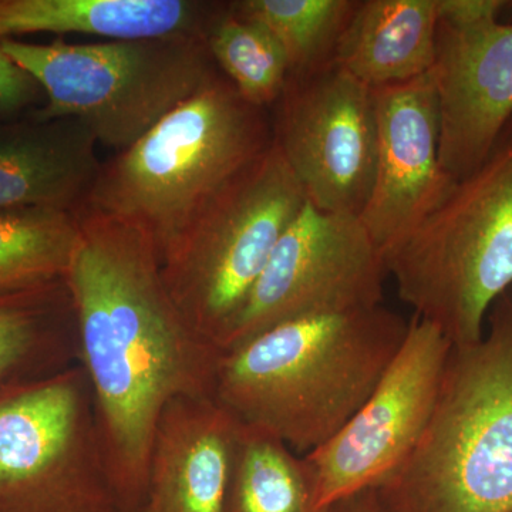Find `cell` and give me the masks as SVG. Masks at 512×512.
Listing matches in <instances>:
<instances>
[{"label":"cell","instance_id":"603a6c76","mask_svg":"<svg viewBox=\"0 0 512 512\" xmlns=\"http://www.w3.org/2000/svg\"><path fill=\"white\" fill-rule=\"evenodd\" d=\"M42 93L36 80L10 59L0 39V117L12 119L28 113Z\"/></svg>","mask_w":512,"mask_h":512},{"label":"cell","instance_id":"7a4b0ae2","mask_svg":"<svg viewBox=\"0 0 512 512\" xmlns=\"http://www.w3.org/2000/svg\"><path fill=\"white\" fill-rule=\"evenodd\" d=\"M409 323L383 305L279 323L221 353L214 397L306 456L369 399Z\"/></svg>","mask_w":512,"mask_h":512},{"label":"cell","instance_id":"7c38bea8","mask_svg":"<svg viewBox=\"0 0 512 512\" xmlns=\"http://www.w3.org/2000/svg\"><path fill=\"white\" fill-rule=\"evenodd\" d=\"M373 93L376 170L359 220L384 258L444 200L456 181L440 164L439 97L431 73Z\"/></svg>","mask_w":512,"mask_h":512},{"label":"cell","instance_id":"6da1fadb","mask_svg":"<svg viewBox=\"0 0 512 512\" xmlns=\"http://www.w3.org/2000/svg\"><path fill=\"white\" fill-rule=\"evenodd\" d=\"M64 276L117 512H143L161 413L183 396H214L222 350L178 311L150 235L84 207Z\"/></svg>","mask_w":512,"mask_h":512},{"label":"cell","instance_id":"30bf717a","mask_svg":"<svg viewBox=\"0 0 512 512\" xmlns=\"http://www.w3.org/2000/svg\"><path fill=\"white\" fill-rule=\"evenodd\" d=\"M387 269L359 217L305 202L279 238L221 350L288 320L382 305Z\"/></svg>","mask_w":512,"mask_h":512},{"label":"cell","instance_id":"3957f363","mask_svg":"<svg viewBox=\"0 0 512 512\" xmlns=\"http://www.w3.org/2000/svg\"><path fill=\"white\" fill-rule=\"evenodd\" d=\"M487 322L451 346L429 426L377 488L393 512H512V286Z\"/></svg>","mask_w":512,"mask_h":512},{"label":"cell","instance_id":"52a82bcc","mask_svg":"<svg viewBox=\"0 0 512 512\" xmlns=\"http://www.w3.org/2000/svg\"><path fill=\"white\" fill-rule=\"evenodd\" d=\"M305 202L272 144L215 192L161 254V274L175 306L218 349Z\"/></svg>","mask_w":512,"mask_h":512},{"label":"cell","instance_id":"ba28073f","mask_svg":"<svg viewBox=\"0 0 512 512\" xmlns=\"http://www.w3.org/2000/svg\"><path fill=\"white\" fill-rule=\"evenodd\" d=\"M0 512H117L82 366L0 386Z\"/></svg>","mask_w":512,"mask_h":512},{"label":"cell","instance_id":"cb8c5ba5","mask_svg":"<svg viewBox=\"0 0 512 512\" xmlns=\"http://www.w3.org/2000/svg\"><path fill=\"white\" fill-rule=\"evenodd\" d=\"M323 512H393L380 498L379 491L367 490L339 501Z\"/></svg>","mask_w":512,"mask_h":512},{"label":"cell","instance_id":"7402d4cb","mask_svg":"<svg viewBox=\"0 0 512 512\" xmlns=\"http://www.w3.org/2000/svg\"><path fill=\"white\" fill-rule=\"evenodd\" d=\"M72 325V299L64 281L0 296V386L33 377L26 370Z\"/></svg>","mask_w":512,"mask_h":512},{"label":"cell","instance_id":"44dd1931","mask_svg":"<svg viewBox=\"0 0 512 512\" xmlns=\"http://www.w3.org/2000/svg\"><path fill=\"white\" fill-rule=\"evenodd\" d=\"M212 59L249 103L271 110L289 77L288 57L261 23L241 18L231 3L212 23L207 36Z\"/></svg>","mask_w":512,"mask_h":512},{"label":"cell","instance_id":"8fae6325","mask_svg":"<svg viewBox=\"0 0 512 512\" xmlns=\"http://www.w3.org/2000/svg\"><path fill=\"white\" fill-rule=\"evenodd\" d=\"M274 144L316 210L360 217L375 178V93L335 62L289 74L271 107Z\"/></svg>","mask_w":512,"mask_h":512},{"label":"cell","instance_id":"9c48e42d","mask_svg":"<svg viewBox=\"0 0 512 512\" xmlns=\"http://www.w3.org/2000/svg\"><path fill=\"white\" fill-rule=\"evenodd\" d=\"M451 346L436 326L413 316L402 348L369 399L332 439L303 456L312 471L316 512L377 490L412 456L436 407Z\"/></svg>","mask_w":512,"mask_h":512},{"label":"cell","instance_id":"5b68a950","mask_svg":"<svg viewBox=\"0 0 512 512\" xmlns=\"http://www.w3.org/2000/svg\"><path fill=\"white\" fill-rule=\"evenodd\" d=\"M384 264L414 316L453 346L480 342L491 306L512 286V117L483 163Z\"/></svg>","mask_w":512,"mask_h":512},{"label":"cell","instance_id":"8992f818","mask_svg":"<svg viewBox=\"0 0 512 512\" xmlns=\"http://www.w3.org/2000/svg\"><path fill=\"white\" fill-rule=\"evenodd\" d=\"M2 43L47 97L45 106L35 109L37 116L77 120L97 144L116 154L137 143L218 70L204 37Z\"/></svg>","mask_w":512,"mask_h":512},{"label":"cell","instance_id":"5bb4252c","mask_svg":"<svg viewBox=\"0 0 512 512\" xmlns=\"http://www.w3.org/2000/svg\"><path fill=\"white\" fill-rule=\"evenodd\" d=\"M239 420L214 396L177 397L154 433L143 512H222Z\"/></svg>","mask_w":512,"mask_h":512},{"label":"cell","instance_id":"d6986e66","mask_svg":"<svg viewBox=\"0 0 512 512\" xmlns=\"http://www.w3.org/2000/svg\"><path fill=\"white\" fill-rule=\"evenodd\" d=\"M79 239L76 214L0 210V296L64 281Z\"/></svg>","mask_w":512,"mask_h":512},{"label":"cell","instance_id":"9a60e30c","mask_svg":"<svg viewBox=\"0 0 512 512\" xmlns=\"http://www.w3.org/2000/svg\"><path fill=\"white\" fill-rule=\"evenodd\" d=\"M96 147L93 134L74 119H42L35 109L0 117V210L77 214L99 177Z\"/></svg>","mask_w":512,"mask_h":512},{"label":"cell","instance_id":"277c9868","mask_svg":"<svg viewBox=\"0 0 512 512\" xmlns=\"http://www.w3.org/2000/svg\"><path fill=\"white\" fill-rule=\"evenodd\" d=\"M272 144L271 111L245 100L218 69L137 143L101 163L86 207L143 229L161 256Z\"/></svg>","mask_w":512,"mask_h":512},{"label":"cell","instance_id":"4fadbf2b","mask_svg":"<svg viewBox=\"0 0 512 512\" xmlns=\"http://www.w3.org/2000/svg\"><path fill=\"white\" fill-rule=\"evenodd\" d=\"M430 73L439 97L441 168L461 180L483 163L512 117V22H439Z\"/></svg>","mask_w":512,"mask_h":512},{"label":"cell","instance_id":"2e32d148","mask_svg":"<svg viewBox=\"0 0 512 512\" xmlns=\"http://www.w3.org/2000/svg\"><path fill=\"white\" fill-rule=\"evenodd\" d=\"M227 2L214 0H0V39L33 33L103 40L204 37Z\"/></svg>","mask_w":512,"mask_h":512},{"label":"cell","instance_id":"ac0fdd59","mask_svg":"<svg viewBox=\"0 0 512 512\" xmlns=\"http://www.w3.org/2000/svg\"><path fill=\"white\" fill-rule=\"evenodd\" d=\"M311 467L284 441L239 421L222 512H316Z\"/></svg>","mask_w":512,"mask_h":512},{"label":"cell","instance_id":"ffe728a7","mask_svg":"<svg viewBox=\"0 0 512 512\" xmlns=\"http://www.w3.org/2000/svg\"><path fill=\"white\" fill-rule=\"evenodd\" d=\"M359 0H231L241 18L261 23L278 40L289 74L335 62L336 47Z\"/></svg>","mask_w":512,"mask_h":512},{"label":"cell","instance_id":"e0dca14e","mask_svg":"<svg viewBox=\"0 0 512 512\" xmlns=\"http://www.w3.org/2000/svg\"><path fill=\"white\" fill-rule=\"evenodd\" d=\"M437 0H359L335 63L369 89L412 82L436 59Z\"/></svg>","mask_w":512,"mask_h":512}]
</instances>
